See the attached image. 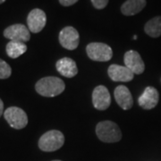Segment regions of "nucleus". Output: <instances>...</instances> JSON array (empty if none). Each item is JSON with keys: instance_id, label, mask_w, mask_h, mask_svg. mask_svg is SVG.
<instances>
[{"instance_id": "obj_4", "label": "nucleus", "mask_w": 161, "mask_h": 161, "mask_svg": "<svg viewBox=\"0 0 161 161\" xmlns=\"http://www.w3.org/2000/svg\"><path fill=\"white\" fill-rule=\"evenodd\" d=\"M88 57L93 61L107 62L113 57L112 48L108 45L101 42H92L86 47Z\"/></svg>"}, {"instance_id": "obj_21", "label": "nucleus", "mask_w": 161, "mask_h": 161, "mask_svg": "<svg viewBox=\"0 0 161 161\" xmlns=\"http://www.w3.org/2000/svg\"><path fill=\"white\" fill-rule=\"evenodd\" d=\"M3 113H4V103H3L2 99L0 98V117L3 115Z\"/></svg>"}, {"instance_id": "obj_11", "label": "nucleus", "mask_w": 161, "mask_h": 161, "mask_svg": "<svg viewBox=\"0 0 161 161\" xmlns=\"http://www.w3.org/2000/svg\"><path fill=\"white\" fill-rule=\"evenodd\" d=\"M159 94L158 90L154 87H146L142 94L139 97L138 103L143 109L150 110L154 108L158 103Z\"/></svg>"}, {"instance_id": "obj_1", "label": "nucleus", "mask_w": 161, "mask_h": 161, "mask_svg": "<svg viewBox=\"0 0 161 161\" xmlns=\"http://www.w3.org/2000/svg\"><path fill=\"white\" fill-rule=\"evenodd\" d=\"M65 89V84L58 77L47 76L37 81L35 90L43 97H56L60 95Z\"/></svg>"}, {"instance_id": "obj_5", "label": "nucleus", "mask_w": 161, "mask_h": 161, "mask_svg": "<svg viewBox=\"0 0 161 161\" xmlns=\"http://www.w3.org/2000/svg\"><path fill=\"white\" fill-rule=\"evenodd\" d=\"M5 119L9 125L14 129H23L28 124V116L22 108L17 107H10L4 112Z\"/></svg>"}, {"instance_id": "obj_7", "label": "nucleus", "mask_w": 161, "mask_h": 161, "mask_svg": "<svg viewBox=\"0 0 161 161\" xmlns=\"http://www.w3.org/2000/svg\"><path fill=\"white\" fill-rule=\"evenodd\" d=\"M4 36L10 41L27 42L31 40L30 30L23 24H13L4 31Z\"/></svg>"}, {"instance_id": "obj_12", "label": "nucleus", "mask_w": 161, "mask_h": 161, "mask_svg": "<svg viewBox=\"0 0 161 161\" xmlns=\"http://www.w3.org/2000/svg\"><path fill=\"white\" fill-rule=\"evenodd\" d=\"M108 76L114 81H123L127 82L131 81L134 77V75L131 70H129L125 65L111 64L108 70Z\"/></svg>"}, {"instance_id": "obj_6", "label": "nucleus", "mask_w": 161, "mask_h": 161, "mask_svg": "<svg viewBox=\"0 0 161 161\" xmlns=\"http://www.w3.org/2000/svg\"><path fill=\"white\" fill-rule=\"evenodd\" d=\"M59 42L61 46L68 50H75L79 46L80 42V36L77 30L72 27L67 26L61 30L59 33Z\"/></svg>"}, {"instance_id": "obj_13", "label": "nucleus", "mask_w": 161, "mask_h": 161, "mask_svg": "<svg viewBox=\"0 0 161 161\" xmlns=\"http://www.w3.org/2000/svg\"><path fill=\"white\" fill-rule=\"evenodd\" d=\"M115 101L120 106L121 108L125 110L131 109L133 105L132 94L126 86L119 85L115 89L114 92Z\"/></svg>"}, {"instance_id": "obj_3", "label": "nucleus", "mask_w": 161, "mask_h": 161, "mask_svg": "<svg viewBox=\"0 0 161 161\" xmlns=\"http://www.w3.org/2000/svg\"><path fill=\"white\" fill-rule=\"evenodd\" d=\"M64 143L63 132L58 130H50L45 132L39 140V148L42 151L52 152L59 150Z\"/></svg>"}, {"instance_id": "obj_16", "label": "nucleus", "mask_w": 161, "mask_h": 161, "mask_svg": "<svg viewBox=\"0 0 161 161\" xmlns=\"http://www.w3.org/2000/svg\"><path fill=\"white\" fill-rule=\"evenodd\" d=\"M6 54L9 58H17L27 50V46L23 42L10 41L6 45Z\"/></svg>"}, {"instance_id": "obj_15", "label": "nucleus", "mask_w": 161, "mask_h": 161, "mask_svg": "<svg viewBox=\"0 0 161 161\" xmlns=\"http://www.w3.org/2000/svg\"><path fill=\"white\" fill-rule=\"evenodd\" d=\"M146 6V0H127L122 6L121 12L126 16L137 14Z\"/></svg>"}, {"instance_id": "obj_10", "label": "nucleus", "mask_w": 161, "mask_h": 161, "mask_svg": "<svg viewBox=\"0 0 161 161\" xmlns=\"http://www.w3.org/2000/svg\"><path fill=\"white\" fill-rule=\"evenodd\" d=\"M125 64L127 68L131 70L133 75H142L145 70V64L138 52L129 50L124 57Z\"/></svg>"}, {"instance_id": "obj_18", "label": "nucleus", "mask_w": 161, "mask_h": 161, "mask_svg": "<svg viewBox=\"0 0 161 161\" xmlns=\"http://www.w3.org/2000/svg\"><path fill=\"white\" fill-rule=\"evenodd\" d=\"M12 74L10 65L0 58V79H7Z\"/></svg>"}, {"instance_id": "obj_8", "label": "nucleus", "mask_w": 161, "mask_h": 161, "mask_svg": "<svg viewBox=\"0 0 161 161\" xmlns=\"http://www.w3.org/2000/svg\"><path fill=\"white\" fill-rule=\"evenodd\" d=\"M92 104L98 110H106L111 104V97L107 87L97 86L92 92Z\"/></svg>"}, {"instance_id": "obj_23", "label": "nucleus", "mask_w": 161, "mask_h": 161, "mask_svg": "<svg viewBox=\"0 0 161 161\" xmlns=\"http://www.w3.org/2000/svg\"><path fill=\"white\" fill-rule=\"evenodd\" d=\"M5 1H6V0H0V4H2V3H4Z\"/></svg>"}, {"instance_id": "obj_9", "label": "nucleus", "mask_w": 161, "mask_h": 161, "mask_svg": "<svg viewBox=\"0 0 161 161\" xmlns=\"http://www.w3.org/2000/svg\"><path fill=\"white\" fill-rule=\"evenodd\" d=\"M47 23V16L45 12L39 8H35L30 12L27 17V24L30 31L38 33L44 29Z\"/></svg>"}, {"instance_id": "obj_2", "label": "nucleus", "mask_w": 161, "mask_h": 161, "mask_svg": "<svg viewBox=\"0 0 161 161\" xmlns=\"http://www.w3.org/2000/svg\"><path fill=\"white\" fill-rule=\"evenodd\" d=\"M98 138L107 143L117 142L122 139V132L118 125L112 121H102L96 126Z\"/></svg>"}, {"instance_id": "obj_24", "label": "nucleus", "mask_w": 161, "mask_h": 161, "mask_svg": "<svg viewBox=\"0 0 161 161\" xmlns=\"http://www.w3.org/2000/svg\"><path fill=\"white\" fill-rule=\"evenodd\" d=\"M52 161H62V160H52Z\"/></svg>"}, {"instance_id": "obj_19", "label": "nucleus", "mask_w": 161, "mask_h": 161, "mask_svg": "<svg viewBox=\"0 0 161 161\" xmlns=\"http://www.w3.org/2000/svg\"><path fill=\"white\" fill-rule=\"evenodd\" d=\"M93 6L97 9H104L108 4V0H92Z\"/></svg>"}, {"instance_id": "obj_22", "label": "nucleus", "mask_w": 161, "mask_h": 161, "mask_svg": "<svg viewBox=\"0 0 161 161\" xmlns=\"http://www.w3.org/2000/svg\"><path fill=\"white\" fill-rule=\"evenodd\" d=\"M136 39H137V36H136V35H134V36H133V40H136Z\"/></svg>"}, {"instance_id": "obj_20", "label": "nucleus", "mask_w": 161, "mask_h": 161, "mask_svg": "<svg viewBox=\"0 0 161 161\" xmlns=\"http://www.w3.org/2000/svg\"><path fill=\"white\" fill-rule=\"evenodd\" d=\"M78 0H59L60 4L64 6H70L75 5Z\"/></svg>"}, {"instance_id": "obj_14", "label": "nucleus", "mask_w": 161, "mask_h": 161, "mask_svg": "<svg viewBox=\"0 0 161 161\" xmlns=\"http://www.w3.org/2000/svg\"><path fill=\"white\" fill-rule=\"evenodd\" d=\"M56 68L61 75L66 78H73L78 74V68L75 61L69 58L59 59L56 64Z\"/></svg>"}, {"instance_id": "obj_17", "label": "nucleus", "mask_w": 161, "mask_h": 161, "mask_svg": "<svg viewBox=\"0 0 161 161\" xmlns=\"http://www.w3.org/2000/svg\"><path fill=\"white\" fill-rule=\"evenodd\" d=\"M144 31L151 38H158L161 36V16L150 19L144 26Z\"/></svg>"}]
</instances>
